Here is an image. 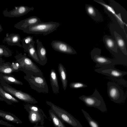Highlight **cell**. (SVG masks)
I'll list each match as a JSON object with an SVG mask.
<instances>
[{
	"mask_svg": "<svg viewBox=\"0 0 127 127\" xmlns=\"http://www.w3.org/2000/svg\"><path fill=\"white\" fill-rule=\"evenodd\" d=\"M101 50L98 48L94 49L91 52V58L96 63V67H103L118 64L127 65V59H124L119 56H115V58L112 59L100 55Z\"/></svg>",
	"mask_w": 127,
	"mask_h": 127,
	"instance_id": "obj_1",
	"label": "cell"
},
{
	"mask_svg": "<svg viewBox=\"0 0 127 127\" xmlns=\"http://www.w3.org/2000/svg\"><path fill=\"white\" fill-rule=\"evenodd\" d=\"M24 70L27 73L25 78L32 89L39 93H48L49 89L43 74Z\"/></svg>",
	"mask_w": 127,
	"mask_h": 127,
	"instance_id": "obj_2",
	"label": "cell"
},
{
	"mask_svg": "<svg viewBox=\"0 0 127 127\" xmlns=\"http://www.w3.org/2000/svg\"><path fill=\"white\" fill-rule=\"evenodd\" d=\"M60 24L55 22H44L28 26L23 30L25 33L46 35L56 30Z\"/></svg>",
	"mask_w": 127,
	"mask_h": 127,
	"instance_id": "obj_3",
	"label": "cell"
},
{
	"mask_svg": "<svg viewBox=\"0 0 127 127\" xmlns=\"http://www.w3.org/2000/svg\"><path fill=\"white\" fill-rule=\"evenodd\" d=\"M79 98L88 107L96 108L102 112L107 111L104 100L96 88L92 95L89 96L83 95Z\"/></svg>",
	"mask_w": 127,
	"mask_h": 127,
	"instance_id": "obj_4",
	"label": "cell"
},
{
	"mask_svg": "<svg viewBox=\"0 0 127 127\" xmlns=\"http://www.w3.org/2000/svg\"><path fill=\"white\" fill-rule=\"evenodd\" d=\"M46 103L50 107L54 113L64 122L73 127H83L78 121L64 110L49 101H46Z\"/></svg>",
	"mask_w": 127,
	"mask_h": 127,
	"instance_id": "obj_5",
	"label": "cell"
},
{
	"mask_svg": "<svg viewBox=\"0 0 127 127\" xmlns=\"http://www.w3.org/2000/svg\"><path fill=\"white\" fill-rule=\"evenodd\" d=\"M107 86V93L111 100L116 103L122 102L124 99L123 90L114 82H109Z\"/></svg>",
	"mask_w": 127,
	"mask_h": 127,
	"instance_id": "obj_6",
	"label": "cell"
},
{
	"mask_svg": "<svg viewBox=\"0 0 127 127\" xmlns=\"http://www.w3.org/2000/svg\"><path fill=\"white\" fill-rule=\"evenodd\" d=\"M4 90L19 99L31 104L37 103L34 98L26 93L7 86L3 87Z\"/></svg>",
	"mask_w": 127,
	"mask_h": 127,
	"instance_id": "obj_7",
	"label": "cell"
},
{
	"mask_svg": "<svg viewBox=\"0 0 127 127\" xmlns=\"http://www.w3.org/2000/svg\"><path fill=\"white\" fill-rule=\"evenodd\" d=\"M94 70L98 73L115 78H121L127 73V72L119 70L115 68L113 66L100 67L95 69Z\"/></svg>",
	"mask_w": 127,
	"mask_h": 127,
	"instance_id": "obj_8",
	"label": "cell"
},
{
	"mask_svg": "<svg viewBox=\"0 0 127 127\" xmlns=\"http://www.w3.org/2000/svg\"><path fill=\"white\" fill-rule=\"evenodd\" d=\"M33 7H29L24 6L15 7V8L8 11L7 8L2 11L4 16L9 17H19L27 14L31 11L34 10Z\"/></svg>",
	"mask_w": 127,
	"mask_h": 127,
	"instance_id": "obj_9",
	"label": "cell"
},
{
	"mask_svg": "<svg viewBox=\"0 0 127 127\" xmlns=\"http://www.w3.org/2000/svg\"><path fill=\"white\" fill-rule=\"evenodd\" d=\"M19 62L20 67L25 70L43 74L42 72L38 66L30 59L26 56L25 53L21 55Z\"/></svg>",
	"mask_w": 127,
	"mask_h": 127,
	"instance_id": "obj_10",
	"label": "cell"
},
{
	"mask_svg": "<svg viewBox=\"0 0 127 127\" xmlns=\"http://www.w3.org/2000/svg\"><path fill=\"white\" fill-rule=\"evenodd\" d=\"M51 45L54 50L61 53L70 55H74L77 53L76 51L72 47L63 41H53Z\"/></svg>",
	"mask_w": 127,
	"mask_h": 127,
	"instance_id": "obj_11",
	"label": "cell"
},
{
	"mask_svg": "<svg viewBox=\"0 0 127 127\" xmlns=\"http://www.w3.org/2000/svg\"><path fill=\"white\" fill-rule=\"evenodd\" d=\"M42 22L39 18L35 16H33L21 21L16 24L14 27L23 30L28 26L35 25Z\"/></svg>",
	"mask_w": 127,
	"mask_h": 127,
	"instance_id": "obj_12",
	"label": "cell"
},
{
	"mask_svg": "<svg viewBox=\"0 0 127 127\" xmlns=\"http://www.w3.org/2000/svg\"><path fill=\"white\" fill-rule=\"evenodd\" d=\"M96 2L99 3L103 6L106 9L110 12L117 20V22L120 27L123 29L127 37V35L124 29V26L125 25L127 27V24L122 20L121 16V14L116 13L112 7L106 4L104 2L101 0H94Z\"/></svg>",
	"mask_w": 127,
	"mask_h": 127,
	"instance_id": "obj_13",
	"label": "cell"
},
{
	"mask_svg": "<svg viewBox=\"0 0 127 127\" xmlns=\"http://www.w3.org/2000/svg\"><path fill=\"white\" fill-rule=\"evenodd\" d=\"M37 44L36 53L38 58L41 64L43 66L47 63V51L45 48L42 44L41 41L37 39L36 40Z\"/></svg>",
	"mask_w": 127,
	"mask_h": 127,
	"instance_id": "obj_14",
	"label": "cell"
},
{
	"mask_svg": "<svg viewBox=\"0 0 127 127\" xmlns=\"http://www.w3.org/2000/svg\"><path fill=\"white\" fill-rule=\"evenodd\" d=\"M29 113L28 118L32 123H35L37 125L39 123L41 122L42 125L44 123V117L46 118L42 113L31 111H27Z\"/></svg>",
	"mask_w": 127,
	"mask_h": 127,
	"instance_id": "obj_15",
	"label": "cell"
},
{
	"mask_svg": "<svg viewBox=\"0 0 127 127\" xmlns=\"http://www.w3.org/2000/svg\"><path fill=\"white\" fill-rule=\"evenodd\" d=\"M21 40V37L19 34L12 33L9 35L7 34L3 41L6 42L9 45L22 47V46L20 43Z\"/></svg>",
	"mask_w": 127,
	"mask_h": 127,
	"instance_id": "obj_16",
	"label": "cell"
},
{
	"mask_svg": "<svg viewBox=\"0 0 127 127\" xmlns=\"http://www.w3.org/2000/svg\"><path fill=\"white\" fill-rule=\"evenodd\" d=\"M50 78L53 93L57 94L59 93V86L57 74L55 70L53 69L51 70Z\"/></svg>",
	"mask_w": 127,
	"mask_h": 127,
	"instance_id": "obj_17",
	"label": "cell"
},
{
	"mask_svg": "<svg viewBox=\"0 0 127 127\" xmlns=\"http://www.w3.org/2000/svg\"><path fill=\"white\" fill-rule=\"evenodd\" d=\"M103 40L108 49L115 53L118 54V46L116 42L111 36L105 35Z\"/></svg>",
	"mask_w": 127,
	"mask_h": 127,
	"instance_id": "obj_18",
	"label": "cell"
},
{
	"mask_svg": "<svg viewBox=\"0 0 127 127\" xmlns=\"http://www.w3.org/2000/svg\"><path fill=\"white\" fill-rule=\"evenodd\" d=\"M0 117L4 119L17 124H22V122L15 115L10 113L0 110Z\"/></svg>",
	"mask_w": 127,
	"mask_h": 127,
	"instance_id": "obj_19",
	"label": "cell"
},
{
	"mask_svg": "<svg viewBox=\"0 0 127 127\" xmlns=\"http://www.w3.org/2000/svg\"><path fill=\"white\" fill-rule=\"evenodd\" d=\"M58 70L63 88L65 90L67 85V74L66 69L63 65L61 63H60L58 65Z\"/></svg>",
	"mask_w": 127,
	"mask_h": 127,
	"instance_id": "obj_20",
	"label": "cell"
},
{
	"mask_svg": "<svg viewBox=\"0 0 127 127\" xmlns=\"http://www.w3.org/2000/svg\"><path fill=\"white\" fill-rule=\"evenodd\" d=\"M35 41L34 40L32 42L25 51L28 53L29 57L31 58L36 62L41 65L37 55L35 47Z\"/></svg>",
	"mask_w": 127,
	"mask_h": 127,
	"instance_id": "obj_21",
	"label": "cell"
},
{
	"mask_svg": "<svg viewBox=\"0 0 127 127\" xmlns=\"http://www.w3.org/2000/svg\"><path fill=\"white\" fill-rule=\"evenodd\" d=\"M115 39V41L117 43L118 47L121 51L123 53L127 56V52L126 47V43L124 39L121 36L115 31L114 32Z\"/></svg>",
	"mask_w": 127,
	"mask_h": 127,
	"instance_id": "obj_22",
	"label": "cell"
},
{
	"mask_svg": "<svg viewBox=\"0 0 127 127\" xmlns=\"http://www.w3.org/2000/svg\"><path fill=\"white\" fill-rule=\"evenodd\" d=\"M49 112L54 126L56 127H66L51 109Z\"/></svg>",
	"mask_w": 127,
	"mask_h": 127,
	"instance_id": "obj_23",
	"label": "cell"
},
{
	"mask_svg": "<svg viewBox=\"0 0 127 127\" xmlns=\"http://www.w3.org/2000/svg\"><path fill=\"white\" fill-rule=\"evenodd\" d=\"M86 11L89 15L93 19L99 16V14L97 10L92 5H86L85 6Z\"/></svg>",
	"mask_w": 127,
	"mask_h": 127,
	"instance_id": "obj_24",
	"label": "cell"
},
{
	"mask_svg": "<svg viewBox=\"0 0 127 127\" xmlns=\"http://www.w3.org/2000/svg\"><path fill=\"white\" fill-rule=\"evenodd\" d=\"M81 111L90 127H100L97 122L92 119L88 113L83 109Z\"/></svg>",
	"mask_w": 127,
	"mask_h": 127,
	"instance_id": "obj_25",
	"label": "cell"
},
{
	"mask_svg": "<svg viewBox=\"0 0 127 127\" xmlns=\"http://www.w3.org/2000/svg\"><path fill=\"white\" fill-rule=\"evenodd\" d=\"M0 95L4 99L13 102H18L19 101L10 95L6 92L0 87Z\"/></svg>",
	"mask_w": 127,
	"mask_h": 127,
	"instance_id": "obj_26",
	"label": "cell"
},
{
	"mask_svg": "<svg viewBox=\"0 0 127 127\" xmlns=\"http://www.w3.org/2000/svg\"><path fill=\"white\" fill-rule=\"evenodd\" d=\"M24 108L27 111H31L41 113L44 116H46L43 111L36 105L31 104H28L25 105Z\"/></svg>",
	"mask_w": 127,
	"mask_h": 127,
	"instance_id": "obj_27",
	"label": "cell"
},
{
	"mask_svg": "<svg viewBox=\"0 0 127 127\" xmlns=\"http://www.w3.org/2000/svg\"><path fill=\"white\" fill-rule=\"evenodd\" d=\"M33 40V37L31 36L26 37L21 40L22 43V47L25 51L29 46L30 43Z\"/></svg>",
	"mask_w": 127,
	"mask_h": 127,
	"instance_id": "obj_28",
	"label": "cell"
},
{
	"mask_svg": "<svg viewBox=\"0 0 127 127\" xmlns=\"http://www.w3.org/2000/svg\"><path fill=\"white\" fill-rule=\"evenodd\" d=\"M3 79L6 81L17 84L23 85V83L15 78L11 76L4 75L3 76Z\"/></svg>",
	"mask_w": 127,
	"mask_h": 127,
	"instance_id": "obj_29",
	"label": "cell"
},
{
	"mask_svg": "<svg viewBox=\"0 0 127 127\" xmlns=\"http://www.w3.org/2000/svg\"><path fill=\"white\" fill-rule=\"evenodd\" d=\"M15 70L11 66L2 65L0 66V72L5 74H10Z\"/></svg>",
	"mask_w": 127,
	"mask_h": 127,
	"instance_id": "obj_30",
	"label": "cell"
},
{
	"mask_svg": "<svg viewBox=\"0 0 127 127\" xmlns=\"http://www.w3.org/2000/svg\"><path fill=\"white\" fill-rule=\"evenodd\" d=\"M69 86L72 88L75 89L85 88L87 87L86 84L80 82H72L70 84Z\"/></svg>",
	"mask_w": 127,
	"mask_h": 127,
	"instance_id": "obj_31",
	"label": "cell"
},
{
	"mask_svg": "<svg viewBox=\"0 0 127 127\" xmlns=\"http://www.w3.org/2000/svg\"><path fill=\"white\" fill-rule=\"evenodd\" d=\"M10 52L8 48L4 45H0V56H8L9 55Z\"/></svg>",
	"mask_w": 127,
	"mask_h": 127,
	"instance_id": "obj_32",
	"label": "cell"
},
{
	"mask_svg": "<svg viewBox=\"0 0 127 127\" xmlns=\"http://www.w3.org/2000/svg\"><path fill=\"white\" fill-rule=\"evenodd\" d=\"M0 124L5 125L8 127H15L14 126L9 124L7 122L4 121L2 120H0Z\"/></svg>",
	"mask_w": 127,
	"mask_h": 127,
	"instance_id": "obj_33",
	"label": "cell"
},
{
	"mask_svg": "<svg viewBox=\"0 0 127 127\" xmlns=\"http://www.w3.org/2000/svg\"><path fill=\"white\" fill-rule=\"evenodd\" d=\"M11 67L14 70H17L20 67L19 64L16 63H14L11 64Z\"/></svg>",
	"mask_w": 127,
	"mask_h": 127,
	"instance_id": "obj_34",
	"label": "cell"
},
{
	"mask_svg": "<svg viewBox=\"0 0 127 127\" xmlns=\"http://www.w3.org/2000/svg\"><path fill=\"white\" fill-rule=\"evenodd\" d=\"M5 100V99L2 97H0V101H2Z\"/></svg>",
	"mask_w": 127,
	"mask_h": 127,
	"instance_id": "obj_35",
	"label": "cell"
},
{
	"mask_svg": "<svg viewBox=\"0 0 127 127\" xmlns=\"http://www.w3.org/2000/svg\"><path fill=\"white\" fill-rule=\"evenodd\" d=\"M34 127H45L43 126H38L37 125H36L35 126H34Z\"/></svg>",
	"mask_w": 127,
	"mask_h": 127,
	"instance_id": "obj_36",
	"label": "cell"
},
{
	"mask_svg": "<svg viewBox=\"0 0 127 127\" xmlns=\"http://www.w3.org/2000/svg\"><path fill=\"white\" fill-rule=\"evenodd\" d=\"M0 30H1V31H2L3 30V28L2 27L1 25L0 24Z\"/></svg>",
	"mask_w": 127,
	"mask_h": 127,
	"instance_id": "obj_37",
	"label": "cell"
},
{
	"mask_svg": "<svg viewBox=\"0 0 127 127\" xmlns=\"http://www.w3.org/2000/svg\"><path fill=\"white\" fill-rule=\"evenodd\" d=\"M1 31H2L1 30H0V32Z\"/></svg>",
	"mask_w": 127,
	"mask_h": 127,
	"instance_id": "obj_38",
	"label": "cell"
}]
</instances>
